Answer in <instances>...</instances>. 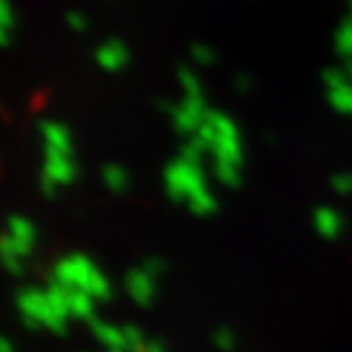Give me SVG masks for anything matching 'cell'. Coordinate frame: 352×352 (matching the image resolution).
Wrapping results in <instances>:
<instances>
[{"label": "cell", "mask_w": 352, "mask_h": 352, "mask_svg": "<svg viewBox=\"0 0 352 352\" xmlns=\"http://www.w3.org/2000/svg\"><path fill=\"white\" fill-rule=\"evenodd\" d=\"M41 144H44V170H41V190L46 195H58L62 188L72 186L78 176L76 149L72 131L62 122L48 119L41 124Z\"/></svg>", "instance_id": "obj_3"}, {"label": "cell", "mask_w": 352, "mask_h": 352, "mask_svg": "<svg viewBox=\"0 0 352 352\" xmlns=\"http://www.w3.org/2000/svg\"><path fill=\"white\" fill-rule=\"evenodd\" d=\"M21 320L30 329H48L53 334H65L69 327L67 288L51 281L46 288H23L16 298Z\"/></svg>", "instance_id": "obj_4"}, {"label": "cell", "mask_w": 352, "mask_h": 352, "mask_svg": "<svg viewBox=\"0 0 352 352\" xmlns=\"http://www.w3.org/2000/svg\"><path fill=\"white\" fill-rule=\"evenodd\" d=\"M96 65L108 74H119L129 67L131 62V51L122 39H108L96 48L94 53Z\"/></svg>", "instance_id": "obj_11"}, {"label": "cell", "mask_w": 352, "mask_h": 352, "mask_svg": "<svg viewBox=\"0 0 352 352\" xmlns=\"http://www.w3.org/2000/svg\"><path fill=\"white\" fill-rule=\"evenodd\" d=\"M343 74H346V78L350 80V85H352V62H346V65H343Z\"/></svg>", "instance_id": "obj_24"}, {"label": "cell", "mask_w": 352, "mask_h": 352, "mask_svg": "<svg viewBox=\"0 0 352 352\" xmlns=\"http://www.w3.org/2000/svg\"><path fill=\"white\" fill-rule=\"evenodd\" d=\"M146 352H167V348L160 341H149V346H146Z\"/></svg>", "instance_id": "obj_23"}, {"label": "cell", "mask_w": 352, "mask_h": 352, "mask_svg": "<svg viewBox=\"0 0 352 352\" xmlns=\"http://www.w3.org/2000/svg\"><path fill=\"white\" fill-rule=\"evenodd\" d=\"M14 7L10 0H0V46H7L14 32Z\"/></svg>", "instance_id": "obj_16"}, {"label": "cell", "mask_w": 352, "mask_h": 352, "mask_svg": "<svg viewBox=\"0 0 352 352\" xmlns=\"http://www.w3.org/2000/svg\"><path fill=\"white\" fill-rule=\"evenodd\" d=\"M179 85H181V98L170 108L174 129L186 138H192L201 124L208 117V103L204 94V82L192 69L183 67L179 72Z\"/></svg>", "instance_id": "obj_6"}, {"label": "cell", "mask_w": 352, "mask_h": 352, "mask_svg": "<svg viewBox=\"0 0 352 352\" xmlns=\"http://www.w3.org/2000/svg\"><path fill=\"white\" fill-rule=\"evenodd\" d=\"M217 341H220L222 346H224V343H229V334L227 332H220V334H217Z\"/></svg>", "instance_id": "obj_25"}, {"label": "cell", "mask_w": 352, "mask_h": 352, "mask_svg": "<svg viewBox=\"0 0 352 352\" xmlns=\"http://www.w3.org/2000/svg\"><path fill=\"white\" fill-rule=\"evenodd\" d=\"M91 334L105 350H126L124 327L112 325L108 320H91Z\"/></svg>", "instance_id": "obj_12"}, {"label": "cell", "mask_w": 352, "mask_h": 352, "mask_svg": "<svg viewBox=\"0 0 352 352\" xmlns=\"http://www.w3.org/2000/svg\"><path fill=\"white\" fill-rule=\"evenodd\" d=\"M206 149V156L213 160V176L222 183L224 188H236L243 181V167H245V146L243 135L238 124L227 112L210 110L206 122L195 133Z\"/></svg>", "instance_id": "obj_1"}, {"label": "cell", "mask_w": 352, "mask_h": 352, "mask_svg": "<svg viewBox=\"0 0 352 352\" xmlns=\"http://www.w3.org/2000/svg\"><path fill=\"white\" fill-rule=\"evenodd\" d=\"M190 58H192L195 65L210 67V65H215L217 53H215L213 46L204 44V41H197V44H192V48H190Z\"/></svg>", "instance_id": "obj_18"}, {"label": "cell", "mask_w": 352, "mask_h": 352, "mask_svg": "<svg viewBox=\"0 0 352 352\" xmlns=\"http://www.w3.org/2000/svg\"><path fill=\"white\" fill-rule=\"evenodd\" d=\"M334 51L343 60V65L352 62V23L346 19L341 21V25L334 32Z\"/></svg>", "instance_id": "obj_15"}, {"label": "cell", "mask_w": 352, "mask_h": 352, "mask_svg": "<svg viewBox=\"0 0 352 352\" xmlns=\"http://www.w3.org/2000/svg\"><path fill=\"white\" fill-rule=\"evenodd\" d=\"M0 352H16L14 343L7 339V336H3V334H0Z\"/></svg>", "instance_id": "obj_22"}, {"label": "cell", "mask_w": 352, "mask_h": 352, "mask_svg": "<svg viewBox=\"0 0 352 352\" xmlns=\"http://www.w3.org/2000/svg\"><path fill=\"white\" fill-rule=\"evenodd\" d=\"M108 352H126V350H108Z\"/></svg>", "instance_id": "obj_27"}, {"label": "cell", "mask_w": 352, "mask_h": 352, "mask_svg": "<svg viewBox=\"0 0 352 352\" xmlns=\"http://www.w3.org/2000/svg\"><path fill=\"white\" fill-rule=\"evenodd\" d=\"M51 281L67 288H74V291L87 293L96 302L108 300L112 295V284L105 277V272L87 254H80V252L58 258V263L53 265Z\"/></svg>", "instance_id": "obj_5"}, {"label": "cell", "mask_w": 352, "mask_h": 352, "mask_svg": "<svg viewBox=\"0 0 352 352\" xmlns=\"http://www.w3.org/2000/svg\"><path fill=\"white\" fill-rule=\"evenodd\" d=\"M250 87H252V78H250V76L248 74H238L236 76V89L241 91V94H248Z\"/></svg>", "instance_id": "obj_21"}, {"label": "cell", "mask_w": 352, "mask_h": 352, "mask_svg": "<svg viewBox=\"0 0 352 352\" xmlns=\"http://www.w3.org/2000/svg\"><path fill=\"white\" fill-rule=\"evenodd\" d=\"M346 21L352 23V0H348V12H346Z\"/></svg>", "instance_id": "obj_26"}, {"label": "cell", "mask_w": 352, "mask_h": 352, "mask_svg": "<svg viewBox=\"0 0 352 352\" xmlns=\"http://www.w3.org/2000/svg\"><path fill=\"white\" fill-rule=\"evenodd\" d=\"M165 192L172 201L183 204L192 215L208 217L217 210V197L208 186L204 158L192 156L186 149L165 167Z\"/></svg>", "instance_id": "obj_2"}, {"label": "cell", "mask_w": 352, "mask_h": 352, "mask_svg": "<svg viewBox=\"0 0 352 352\" xmlns=\"http://www.w3.org/2000/svg\"><path fill=\"white\" fill-rule=\"evenodd\" d=\"M311 224L314 231L322 241H339L346 231V217L339 208L334 206H318L311 213Z\"/></svg>", "instance_id": "obj_10"}, {"label": "cell", "mask_w": 352, "mask_h": 352, "mask_svg": "<svg viewBox=\"0 0 352 352\" xmlns=\"http://www.w3.org/2000/svg\"><path fill=\"white\" fill-rule=\"evenodd\" d=\"M165 272V263L160 258L151 256L146 258L142 265L133 267V270L126 274L124 279V288L126 295L140 307H149L153 300H156V291H158V279L160 274Z\"/></svg>", "instance_id": "obj_8"}, {"label": "cell", "mask_w": 352, "mask_h": 352, "mask_svg": "<svg viewBox=\"0 0 352 352\" xmlns=\"http://www.w3.org/2000/svg\"><path fill=\"white\" fill-rule=\"evenodd\" d=\"M327 103L343 117H352V85L343 74V67H332L322 72Z\"/></svg>", "instance_id": "obj_9"}, {"label": "cell", "mask_w": 352, "mask_h": 352, "mask_svg": "<svg viewBox=\"0 0 352 352\" xmlns=\"http://www.w3.org/2000/svg\"><path fill=\"white\" fill-rule=\"evenodd\" d=\"M62 286V284H60ZM67 288V286H65ZM67 305H69V316L78 320H94V311H96V300L91 295L82 293V291H74V288H67Z\"/></svg>", "instance_id": "obj_13"}, {"label": "cell", "mask_w": 352, "mask_h": 352, "mask_svg": "<svg viewBox=\"0 0 352 352\" xmlns=\"http://www.w3.org/2000/svg\"><path fill=\"white\" fill-rule=\"evenodd\" d=\"M37 248V227L23 215L7 217L0 234V265L12 274H23L28 258Z\"/></svg>", "instance_id": "obj_7"}, {"label": "cell", "mask_w": 352, "mask_h": 352, "mask_svg": "<svg viewBox=\"0 0 352 352\" xmlns=\"http://www.w3.org/2000/svg\"><path fill=\"white\" fill-rule=\"evenodd\" d=\"M103 183H105V188H108L110 192L122 195V192H126V190L131 188V174H129L126 167L117 165V163H110V165L103 167Z\"/></svg>", "instance_id": "obj_14"}, {"label": "cell", "mask_w": 352, "mask_h": 352, "mask_svg": "<svg viewBox=\"0 0 352 352\" xmlns=\"http://www.w3.org/2000/svg\"><path fill=\"white\" fill-rule=\"evenodd\" d=\"M124 336H126V352H146V341L144 332L135 325H124Z\"/></svg>", "instance_id": "obj_17"}, {"label": "cell", "mask_w": 352, "mask_h": 352, "mask_svg": "<svg viewBox=\"0 0 352 352\" xmlns=\"http://www.w3.org/2000/svg\"><path fill=\"white\" fill-rule=\"evenodd\" d=\"M67 25H69V30H74V32H85L89 28V21L82 12H69L67 14Z\"/></svg>", "instance_id": "obj_20"}, {"label": "cell", "mask_w": 352, "mask_h": 352, "mask_svg": "<svg viewBox=\"0 0 352 352\" xmlns=\"http://www.w3.org/2000/svg\"><path fill=\"white\" fill-rule=\"evenodd\" d=\"M329 188H332L336 195L350 197L352 195V172H336L332 176V181H329Z\"/></svg>", "instance_id": "obj_19"}]
</instances>
